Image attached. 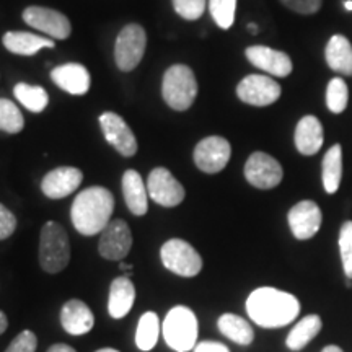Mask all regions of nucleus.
I'll return each mask as SVG.
<instances>
[{"mask_svg":"<svg viewBox=\"0 0 352 352\" xmlns=\"http://www.w3.org/2000/svg\"><path fill=\"white\" fill-rule=\"evenodd\" d=\"M197 333H199V324H197L195 311L184 305L171 308L162 324V334H164L166 346L176 352L195 349Z\"/></svg>","mask_w":352,"mask_h":352,"instance_id":"20e7f679","label":"nucleus"},{"mask_svg":"<svg viewBox=\"0 0 352 352\" xmlns=\"http://www.w3.org/2000/svg\"><path fill=\"white\" fill-rule=\"evenodd\" d=\"M135 302V287L127 276H120L109 285L108 311L114 320H121L129 314Z\"/></svg>","mask_w":352,"mask_h":352,"instance_id":"aec40b11","label":"nucleus"},{"mask_svg":"<svg viewBox=\"0 0 352 352\" xmlns=\"http://www.w3.org/2000/svg\"><path fill=\"white\" fill-rule=\"evenodd\" d=\"M38 347V338L36 334L30 329L21 331L19 336L10 342L6 352H36Z\"/></svg>","mask_w":352,"mask_h":352,"instance_id":"f704fd0d","label":"nucleus"},{"mask_svg":"<svg viewBox=\"0 0 352 352\" xmlns=\"http://www.w3.org/2000/svg\"><path fill=\"white\" fill-rule=\"evenodd\" d=\"M347 287H352V279H347Z\"/></svg>","mask_w":352,"mask_h":352,"instance_id":"49530a36","label":"nucleus"},{"mask_svg":"<svg viewBox=\"0 0 352 352\" xmlns=\"http://www.w3.org/2000/svg\"><path fill=\"white\" fill-rule=\"evenodd\" d=\"M217 327L223 336L240 346L252 344L254 340V331L252 324L239 315L223 314L217 321Z\"/></svg>","mask_w":352,"mask_h":352,"instance_id":"393cba45","label":"nucleus"},{"mask_svg":"<svg viewBox=\"0 0 352 352\" xmlns=\"http://www.w3.org/2000/svg\"><path fill=\"white\" fill-rule=\"evenodd\" d=\"M208 0H173L175 12L184 20H197L201 19L206 10Z\"/></svg>","mask_w":352,"mask_h":352,"instance_id":"72a5a7b5","label":"nucleus"},{"mask_svg":"<svg viewBox=\"0 0 352 352\" xmlns=\"http://www.w3.org/2000/svg\"><path fill=\"white\" fill-rule=\"evenodd\" d=\"M16 228V217L13 215L10 209L6 206L0 204V240H6L8 236L13 235Z\"/></svg>","mask_w":352,"mask_h":352,"instance_id":"e433bc0d","label":"nucleus"},{"mask_svg":"<svg viewBox=\"0 0 352 352\" xmlns=\"http://www.w3.org/2000/svg\"><path fill=\"white\" fill-rule=\"evenodd\" d=\"M162 96L175 111H186L197 96V82L191 67L175 64L166 70L162 82Z\"/></svg>","mask_w":352,"mask_h":352,"instance_id":"39448f33","label":"nucleus"},{"mask_svg":"<svg viewBox=\"0 0 352 352\" xmlns=\"http://www.w3.org/2000/svg\"><path fill=\"white\" fill-rule=\"evenodd\" d=\"M7 51L20 56H34L43 47H54V39L38 36L28 32H8L2 38Z\"/></svg>","mask_w":352,"mask_h":352,"instance_id":"5701e85b","label":"nucleus"},{"mask_svg":"<svg viewBox=\"0 0 352 352\" xmlns=\"http://www.w3.org/2000/svg\"><path fill=\"white\" fill-rule=\"evenodd\" d=\"M52 82L70 95H85L90 88V74L82 64L69 63L52 69Z\"/></svg>","mask_w":352,"mask_h":352,"instance_id":"6ab92c4d","label":"nucleus"},{"mask_svg":"<svg viewBox=\"0 0 352 352\" xmlns=\"http://www.w3.org/2000/svg\"><path fill=\"white\" fill-rule=\"evenodd\" d=\"M120 270L127 271V276H129L132 272V266H131V264H126V263H120Z\"/></svg>","mask_w":352,"mask_h":352,"instance_id":"79ce46f5","label":"nucleus"},{"mask_svg":"<svg viewBox=\"0 0 352 352\" xmlns=\"http://www.w3.org/2000/svg\"><path fill=\"white\" fill-rule=\"evenodd\" d=\"M7 327H8V320L3 311H0V334H3L7 331Z\"/></svg>","mask_w":352,"mask_h":352,"instance_id":"ea45409f","label":"nucleus"},{"mask_svg":"<svg viewBox=\"0 0 352 352\" xmlns=\"http://www.w3.org/2000/svg\"><path fill=\"white\" fill-rule=\"evenodd\" d=\"M321 327H323V323H321L318 315L303 316L296 327L290 329L285 344H287L290 351H300L311 340H315L316 334L321 331Z\"/></svg>","mask_w":352,"mask_h":352,"instance_id":"a878e982","label":"nucleus"},{"mask_svg":"<svg viewBox=\"0 0 352 352\" xmlns=\"http://www.w3.org/2000/svg\"><path fill=\"white\" fill-rule=\"evenodd\" d=\"M323 145V126L318 118L303 116L296 127V147L302 155H315Z\"/></svg>","mask_w":352,"mask_h":352,"instance_id":"4be33fe9","label":"nucleus"},{"mask_svg":"<svg viewBox=\"0 0 352 352\" xmlns=\"http://www.w3.org/2000/svg\"><path fill=\"white\" fill-rule=\"evenodd\" d=\"M13 95L23 107L32 113H43L50 103V95L39 85L30 83H16L13 88Z\"/></svg>","mask_w":352,"mask_h":352,"instance_id":"c85d7f7f","label":"nucleus"},{"mask_svg":"<svg viewBox=\"0 0 352 352\" xmlns=\"http://www.w3.org/2000/svg\"><path fill=\"white\" fill-rule=\"evenodd\" d=\"M248 30H250V33H258V26L256 25H254V23H250L248 25Z\"/></svg>","mask_w":352,"mask_h":352,"instance_id":"37998d69","label":"nucleus"},{"mask_svg":"<svg viewBox=\"0 0 352 352\" xmlns=\"http://www.w3.org/2000/svg\"><path fill=\"white\" fill-rule=\"evenodd\" d=\"M342 178V148L333 145L323 158V186L328 195H334L341 186Z\"/></svg>","mask_w":352,"mask_h":352,"instance_id":"bb28decb","label":"nucleus"},{"mask_svg":"<svg viewBox=\"0 0 352 352\" xmlns=\"http://www.w3.org/2000/svg\"><path fill=\"white\" fill-rule=\"evenodd\" d=\"M245 54L254 67L264 70L270 76L287 77L292 72V60L283 51L271 50L267 46H250Z\"/></svg>","mask_w":352,"mask_h":352,"instance_id":"f3484780","label":"nucleus"},{"mask_svg":"<svg viewBox=\"0 0 352 352\" xmlns=\"http://www.w3.org/2000/svg\"><path fill=\"white\" fill-rule=\"evenodd\" d=\"M344 7H346V10L352 12V2H351V0H347V2L344 3Z\"/></svg>","mask_w":352,"mask_h":352,"instance_id":"a18cd8bd","label":"nucleus"},{"mask_svg":"<svg viewBox=\"0 0 352 352\" xmlns=\"http://www.w3.org/2000/svg\"><path fill=\"white\" fill-rule=\"evenodd\" d=\"M349 91H347L346 82L341 77L333 78L327 88V107L331 113L340 114L346 109Z\"/></svg>","mask_w":352,"mask_h":352,"instance_id":"7c9ffc66","label":"nucleus"},{"mask_svg":"<svg viewBox=\"0 0 352 352\" xmlns=\"http://www.w3.org/2000/svg\"><path fill=\"white\" fill-rule=\"evenodd\" d=\"M114 197L103 186H91L78 192L70 209V219L80 235L94 236L104 230L111 222Z\"/></svg>","mask_w":352,"mask_h":352,"instance_id":"f03ea898","label":"nucleus"},{"mask_svg":"<svg viewBox=\"0 0 352 352\" xmlns=\"http://www.w3.org/2000/svg\"><path fill=\"white\" fill-rule=\"evenodd\" d=\"M122 195L127 208L134 215H145L148 210V191L139 171L127 170L122 175Z\"/></svg>","mask_w":352,"mask_h":352,"instance_id":"412c9836","label":"nucleus"},{"mask_svg":"<svg viewBox=\"0 0 352 352\" xmlns=\"http://www.w3.org/2000/svg\"><path fill=\"white\" fill-rule=\"evenodd\" d=\"M145 184H147L148 197H152L153 202L164 206V208H176L178 204H182L186 196L183 184L164 166L153 168Z\"/></svg>","mask_w":352,"mask_h":352,"instance_id":"6e6552de","label":"nucleus"},{"mask_svg":"<svg viewBox=\"0 0 352 352\" xmlns=\"http://www.w3.org/2000/svg\"><path fill=\"white\" fill-rule=\"evenodd\" d=\"M60 324L72 336H83L94 329L95 316L85 302L70 298L60 310Z\"/></svg>","mask_w":352,"mask_h":352,"instance_id":"a211bd4d","label":"nucleus"},{"mask_svg":"<svg viewBox=\"0 0 352 352\" xmlns=\"http://www.w3.org/2000/svg\"><path fill=\"white\" fill-rule=\"evenodd\" d=\"M327 63L334 72L342 74V76H352V46L342 34H334L329 39L327 51Z\"/></svg>","mask_w":352,"mask_h":352,"instance_id":"b1692460","label":"nucleus"},{"mask_svg":"<svg viewBox=\"0 0 352 352\" xmlns=\"http://www.w3.org/2000/svg\"><path fill=\"white\" fill-rule=\"evenodd\" d=\"M83 182V173L76 166H59L43 178L41 191L50 199H63L77 191Z\"/></svg>","mask_w":352,"mask_h":352,"instance_id":"dca6fc26","label":"nucleus"},{"mask_svg":"<svg viewBox=\"0 0 352 352\" xmlns=\"http://www.w3.org/2000/svg\"><path fill=\"white\" fill-rule=\"evenodd\" d=\"M321 352H344V351H342L341 347H338V346H327Z\"/></svg>","mask_w":352,"mask_h":352,"instance_id":"a19ab883","label":"nucleus"},{"mask_svg":"<svg viewBox=\"0 0 352 352\" xmlns=\"http://www.w3.org/2000/svg\"><path fill=\"white\" fill-rule=\"evenodd\" d=\"M284 170L274 157L264 152H254L245 165V178L258 189H272L283 182Z\"/></svg>","mask_w":352,"mask_h":352,"instance_id":"1a4fd4ad","label":"nucleus"},{"mask_svg":"<svg viewBox=\"0 0 352 352\" xmlns=\"http://www.w3.org/2000/svg\"><path fill=\"white\" fill-rule=\"evenodd\" d=\"M132 248L131 228L122 219H113L101 232L98 252L108 261H122Z\"/></svg>","mask_w":352,"mask_h":352,"instance_id":"9b49d317","label":"nucleus"},{"mask_svg":"<svg viewBox=\"0 0 352 352\" xmlns=\"http://www.w3.org/2000/svg\"><path fill=\"white\" fill-rule=\"evenodd\" d=\"M195 352H230L228 347L217 341H201L195 346Z\"/></svg>","mask_w":352,"mask_h":352,"instance_id":"4c0bfd02","label":"nucleus"},{"mask_svg":"<svg viewBox=\"0 0 352 352\" xmlns=\"http://www.w3.org/2000/svg\"><path fill=\"white\" fill-rule=\"evenodd\" d=\"M145 46H147V34L142 26L138 23L126 25L118 34L114 44V59L118 69L122 72H131L138 67L144 57Z\"/></svg>","mask_w":352,"mask_h":352,"instance_id":"0eeeda50","label":"nucleus"},{"mask_svg":"<svg viewBox=\"0 0 352 352\" xmlns=\"http://www.w3.org/2000/svg\"><path fill=\"white\" fill-rule=\"evenodd\" d=\"M23 114L10 100L0 98V131L8 134H19L23 129Z\"/></svg>","mask_w":352,"mask_h":352,"instance_id":"c756f323","label":"nucleus"},{"mask_svg":"<svg viewBox=\"0 0 352 352\" xmlns=\"http://www.w3.org/2000/svg\"><path fill=\"white\" fill-rule=\"evenodd\" d=\"M95 352H120L118 349H113V347H104V349H98Z\"/></svg>","mask_w":352,"mask_h":352,"instance_id":"c03bdc74","label":"nucleus"},{"mask_svg":"<svg viewBox=\"0 0 352 352\" xmlns=\"http://www.w3.org/2000/svg\"><path fill=\"white\" fill-rule=\"evenodd\" d=\"M70 261V243L65 228L54 220L46 222L39 236V264L50 274L64 271Z\"/></svg>","mask_w":352,"mask_h":352,"instance_id":"7ed1b4c3","label":"nucleus"},{"mask_svg":"<svg viewBox=\"0 0 352 352\" xmlns=\"http://www.w3.org/2000/svg\"><path fill=\"white\" fill-rule=\"evenodd\" d=\"M236 95L246 104L252 107H270L280 96V85L267 76L245 77L236 87Z\"/></svg>","mask_w":352,"mask_h":352,"instance_id":"f8f14e48","label":"nucleus"},{"mask_svg":"<svg viewBox=\"0 0 352 352\" xmlns=\"http://www.w3.org/2000/svg\"><path fill=\"white\" fill-rule=\"evenodd\" d=\"M236 0H209V12L215 23L222 30H228L235 21Z\"/></svg>","mask_w":352,"mask_h":352,"instance_id":"2f4dec72","label":"nucleus"},{"mask_svg":"<svg viewBox=\"0 0 352 352\" xmlns=\"http://www.w3.org/2000/svg\"><path fill=\"white\" fill-rule=\"evenodd\" d=\"M23 20L32 28L39 30L54 39H67L72 33V26L67 16L47 7H28L23 12Z\"/></svg>","mask_w":352,"mask_h":352,"instance_id":"ddd939ff","label":"nucleus"},{"mask_svg":"<svg viewBox=\"0 0 352 352\" xmlns=\"http://www.w3.org/2000/svg\"><path fill=\"white\" fill-rule=\"evenodd\" d=\"M289 227L297 240H310L321 227V210L314 201H302L289 210Z\"/></svg>","mask_w":352,"mask_h":352,"instance_id":"2eb2a0df","label":"nucleus"},{"mask_svg":"<svg viewBox=\"0 0 352 352\" xmlns=\"http://www.w3.org/2000/svg\"><path fill=\"white\" fill-rule=\"evenodd\" d=\"M162 263L166 270L182 277H195L202 270V258L192 245L182 239H171L160 248Z\"/></svg>","mask_w":352,"mask_h":352,"instance_id":"423d86ee","label":"nucleus"},{"mask_svg":"<svg viewBox=\"0 0 352 352\" xmlns=\"http://www.w3.org/2000/svg\"><path fill=\"white\" fill-rule=\"evenodd\" d=\"M285 7L302 15H311L321 8V0H280Z\"/></svg>","mask_w":352,"mask_h":352,"instance_id":"c9c22d12","label":"nucleus"},{"mask_svg":"<svg viewBox=\"0 0 352 352\" xmlns=\"http://www.w3.org/2000/svg\"><path fill=\"white\" fill-rule=\"evenodd\" d=\"M47 352H77V351L74 349V347H70L69 344H63V342H60V344H52L50 349H47Z\"/></svg>","mask_w":352,"mask_h":352,"instance_id":"58836bf2","label":"nucleus"},{"mask_svg":"<svg viewBox=\"0 0 352 352\" xmlns=\"http://www.w3.org/2000/svg\"><path fill=\"white\" fill-rule=\"evenodd\" d=\"M162 324L160 318L155 311H145L139 318L138 329H135V344L140 351H152L157 346L158 336H160Z\"/></svg>","mask_w":352,"mask_h":352,"instance_id":"cd10ccee","label":"nucleus"},{"mask_svg":"<svg viewBox=\"0 0 352 352\" xmlns=\"http://www.w3.org/2000/svg\"><path fill=\"white\" fill-rule=\"evenodd\" d=\"M340 253L342 261V270L347 279H352V222L342 223L340 232Z\"/></svg>","mask_w":352,"mask_h":352,"instance_id":"473e14b6","label":"nucleus"},{"mask_svg":"<svg viewBox=\"0 0 352 352\" xmlns=\"http://www.w3.org/2000/svg\"><path fill=\"white\" fill-rule=\"evenodd\" d=\"M232 157V147L227 139L210 135L202 139L195 148V164L204 173L214 175L226 168Z\"/></svg>","mask_w":352,"mask_h":352,"instance_id":"9d476101","label":"nucleus"},{"mask_svg":"<svg viewBox=\"0 0 352 352\" xmlns=\"http://www.w3.org/2000/svg\"><path fill=\"white\" fill-rule=\"evenodd\" d=\"M246 314L261 328H283L300 314V302L284 290L259 287L246 298Z\"/></svg>","mask_w":352,"mask_h":352,"instance_id":"f257e3e1","label":"nucleus"},{"mask_svg":"<svg viewBox=\"0 0 352 352\" xmlns=\"http://www.w3.org/2000/svg\"><path fill=\"white\" fill-rule=\"evenodd\" d=\"M100 126L104 139L113 145L122 157H132L138 152V139L120 114L107 111L100 116Z\"/></svg>","mask_w":352,"mask_h":352,"instance_id":"4468645a","label":"nucleus"}]
</instances>
